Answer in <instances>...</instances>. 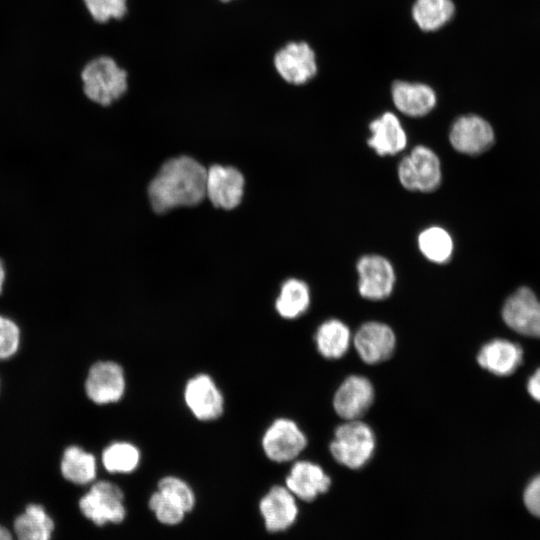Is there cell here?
<instances>
[{
	"label": "cell",
	"instance_id": "obj_6",
	"mask_svg": "<svg viewBox=\"0 0 540 540\" xmlns=\"http://www.w3.org/2000/svg\"><path fill=\"white\" fill-rule=\"evenodd\" d=\"M307 438L296 422L288 418L274 420L264 432L262 448L272 461L284 463L295 459L306 447Z\"/></svg>",
	"mask_w": 540,
	"mask_h": 540
},
{
	"label": "cell",
	"instance_id": "obj_15",
	"mask_svg": "<svg viewBox=\"0 0 540 540\" xmlns=\"http://www.w3.org/2000/svg\"><path fill=\"white\" fill-rule=\"evenodd\" d=\"M259 510L270 532L288 529L298 515L296 497L286 486H273L260 500Z\"/></svg>",
	"mask_w": 540,
	"mask_h": 540
},
{
	"label": "cell",
	"instance_id": "obj_28",
	"mask_svg": "<svg viewBox=\"0 0 540 540\" xmlns=\"http://www.w3.org/2000/svg\"><path fill=\"white\" fill-rule=\"evenodd\" d=\"M158 490L177 503L186 513L195 505V494L192 488L176 476H166L158 482Z\"/></svg>",
	"mask_w": 540,
	"mask_h": 540
},
{
	"label": "cell",
	"instance_id": "obj_23",
	"mask_svg": "<svg viewBox=\"0 0 540 540\" xmlns=\"http://www.w3.org/2000/svg\"><path fill=\"white\" fill-rule=\"evenodd\" d=\"M351 342L349 327L338 319L324 321L315 333L318 352L326 359H339L348 350Z\"/></svg>",
	"mask_w": 540,
	"mask_h": 540
},
{
	"label": "cell",
	"instance_id": "obj_20",
	"mask_svg": "<svg viewBox=\"0 0 540 540\" xmlns=\"http://www.w3.org/2000/svg\"><path fill=\"white\" fill-rule=\"evenodd\" d=\"M392 98L396 108L411 117L426 115L436 104L433 89L421 83L396 81L392 86Z\"/></svg>",
	"mask_w": 540,
	"mask_h": 540
},
{
	"label": "cell",
	"instance_id": "obj_36",
	"mask_svg": "<svg viewBox=\"0 0 540 540\" xmlns=\"http://www.w3.org/2000/svg\"><path fill=\"white\" fill-rule=\"evenodd\" d=\"M222 1H229V0H222Z\"/></svg>",
	"mask_w": 540,
	"mask_h": 540
},
{
	"label": "cell",
	"instance_id": "obj_27",
	"mask_svg": "<svg viewBox=\"0 0 540 540\" xmlns=\"http://www.w3.org/2000/svg\"><path fill=\"white\" fill-rule=\"evenodd\" d=\"M418 245L428 260L438 264L446 263L453 251V241L450 234L438 226L423 230L418 237Z\"/></svg>",
	"mask_w": 540,
	"mask_h": 540
},
{
	"label": "cell",
	"instance_id": "obj_7",
	"mask_svg": "<svg viewBox=\"0 0 540 540\" xmlns=\"http://www.w3.org/2000/svg\"><path fill=\"white\" fill-rule=\"evenodd\" d=\"M87 397L98 405L119 401L126 389L123 368L113 361H99L93 364L85 380Z\"/></svg>",
	"mask_w": 540,
	"mask_h": 540
},
{
	"label": "cell",
	"instance_id": "obj_13",
	"mask_svg": "<svg viewBox=\"0 0 540 540\" xmlns=\"http://www.w3.org/2000/svg\"><path fill=\"white\" fill-rule=\"evenodd\" d=\"M449 140L458 152L477 155L494 143V131L485 119L477 115H466L454 121Z\"/></svg>",
	"mask_w": 540,
	"mask_h": 540
},
{
	"label": "cell",
	"instance_id": "obj_16",
	"mask_svg": "<svg viewBox=\"0 0 540 540\" xmlns=\"http://www.w3.org/2000/svg\"><path fill=\"white\" fill-rule=\"evenodd\" d=\"M275 67L284 80L303 84L317 71L313 50L304 42L289 43L275 55Z\"/></svg>",
	"mask_w": 540,
	"mask_h": 540
},
{
	"label": "cell",
	"instance_id": "obj_32",
	"mask_svg": "<svg viewBox=\"0 0 540 540\" xmlns=\"http://www.w3.org/2000/svg\"><path fill=\"white\" fill-rule=\"evenodd\" d=\"M524 503L532 514L540 517V475L532 479L526 487Z\"/></svg>",
	"mask_w": 540,
	"mask_h": 540
},
{
	"label": "cell",
	"instance_id": "obj_35",
	"mask_svg": "<svg viewBox=\"0 0 540 540\" xmlns=\"http://www.w3.org/2000/svg\"><path fill=\"white\" fill-rule=\"evenodd\" d=\"M6 271L3 262L0 260V293L2 292L3 285L5 282Z\"/></svg>",
	"mask_w": 540,
	"mask_h": 540
},
{
	"label": "cell",
	"instance_id": "obj_3",
	"mask_svg": "<svg viewBox=\"0 0 540 540\" xmlns=\"http://www.w3.org/2000/svg\"><path fill=\"white\" fill-rule=\"evenodd\" d=\"M85 95L93 102L106 106L119 99L127 89V74L107 56L90 61L82 70Z\"/></svg>",
	"mask_w": 540,
	"mask_h": 540
},
{
	"label": "cell",
	"instance_id": "obj_1",
	"mask_svg": "<svg viewBox=\"0 0 540 540\" xmlns=\"http://www.w3.org/2000/svg\"><path fill=\"white\" fill-rule=\"evenodd\" d=\"M207 170L188 156L166 161L151 181L148 194L155 212L193 206L206 196Z\"/></svg>",
	"mask_w": 540,
	"mask_h": 540
},
{
	"label": "cell",
	"instance_id": "obj_9",
	"mask_svg": "<svg viewBox=\"0 0 540 540\" xmlns=\"http://www.w3.org/2000/svg\"><path fill=\"white\" fill-rule=\"evenodd\" d=\"M502 317L516 332L540 338V301L530 288H519L505 301Z\"/></svg>",
	"mask_w": 540,
	"mask_h": 540
},
{
	"label": "cell",
	"instance_id": "obj_8",
	"mask_svg": "<svg viewBox=\"0 0 540 540\" xmlns=\"http://www.w3.org/2000/svg\"><path fill=\"white\" fill-rule=\"evenodd\" d=\"M184 401L193 416L200 421L215 420L224 411V397L208 374H197L186 382Z\"/></svg>",
	"mask_w": 540,
	"mask_h": 540
},
{
	"label": "cell",
	"instance_id": "obj_11",
	"mask_svg": "<svg viewBox=\"0 0 540 540\" xmlns=\"http://www.w3.org/2000/svg\"><path fill=\"white\" fill-rule=\"evenodd\" d=\"M374 401L372 383L364 376L350 375L333 397L335 412L346 421L359 420Z\"/></svg>",
	"mask_w": 540,
	"mask_h": 540
},
{
	"label": "cell",
	"instance_id": "obj_12",
	"mask_svg": "<svg viewBox=\"0 0 540 540\" xmlns=\"http://www.w3.org/2000/svg\"><path fill=\"white\" fill-rule=\"evenodd\" d=\"M359 357L367 364L383 362L391 357L396 345L393 330L386 324L369 321L362 324L353 337Z\"/></svg>",
	"mask_w": 540,
	"mask_h": 540
},
{
	"label": "cell",
	"instance_id": "obj_21",
	"mask_svg": "<svg viewBox=\"0 0 540 540\" xmlns=\"http://www.w3.org/2000/svg\"><path fill=\"white\" fill-rule=\"evenodd\" d=\"M62 476L76 485H87L93 482L97 475L95 456L80 446H68L60 462Z\"/></svg>",
	"mask_w": 540,
	"mask_h": 540
},
{
	"label": "cell",
	"instance_id": "obj_4",
	"mask_svg": "<svg viewBox=\"0 0 540 540\" xmlns=\"http://www.w3.org/2000/svg\"><path fill=\"white\" fill-rule=\"evenodd\" d=\"M82 514L95 525L120 523L126 516L124 494L110 481H97L79 500Z\"/></svg>",
	"mask_w": 540,
	"mask_h": 540
},
{
	"label": "cell",
	"instance_id": "obj_37",
	"mask_svg": "<svg viewBox=\"0 0 540 540\" xmlns=\"http://www.w3.org/2000/svg\"><path fill=\"white\" fill-rule=\"evenodd\" d=\"M0 386H1V382H0Z\"/></svg>",
	"mask_w": 540,
	"mask_h": 540
},
{
	"label": "cell",
	"instance_id": "obj_2",
	"mask_svg": "<svg viewBox=\"0 0 540 540\" xmlns=\"http://www.w3.org/2000/svg\"><path fill=\"white\" fill-rule=\"evenodd\" d=\"M375 445V435L371 427L360 420H351L336 428L329 448L339 464L350 469H359L370 460Z\"/></svg>",
	"mask_w": 540,
	"mask_h": 540
},
{
	"label": "cell",
	"instance_id": "obj_33",
	"mask_svg": "<svg viewBox=\"0 0 540 540\" xmlns=\"http://www.w3.org/2000/svg\"><path fill=\"white\" fill-rule=\"evenodd\" d=\"M527 389L529 394L540 402V368L529 378Z\"/></svg>",
	"mask_w": 540,
	"mask_h": 540
},
{
	"label": "cell",
	"instance_id": "obj_22",
	"mask_svg": "<svg viewBox=\"0 0 540 540\" xmlns=\"http://www.w3.org/2000/svg\"><path fill=\"white\" fill-rule=\"evenodd\" d=\"M17 540H51L54 521L40 504H29L14 521Z\"/></svg>",
	"mask_w": 540,
	"mask_h": 540
},
{
	"label": "cell",
	"instance_id": "obj_24",
	"mask_svg": "<svg viewBox=\"0 0 540 540\" xmlns=\"http://www.w3.org/2000/svg\"><path fill=\"white\" fill-rule=\"evenodd\" d=\"M310 300V290L304 281L288 279L281 286L275 309L282 318L295 319L306 312Z\"/></svg>",
	"mask_w": 540,
	"mask_h": 540
},
{
	"label": "cell",
	"instance_id": "obj_25",
	"mask_svg": "<svg viewBox=\"0 0 540 540\" xmlns=\"http://www.w3.org/2000/svg\"><path fill=\"white\" fill-rule=\"evenodd\" d=\"M455 7L451 0H416L412 15L424 31H434L447 23L454 15Z\"/></svg>",
	"mask_w": 540,
	"mask_h": 540
},
{
	"label": "cell",
	"instance_id": "obj_29",
	"mask_svg": "<svg viewBox=\"0 0 540 540\" xmlns=\"http://www.w3.org/2000/svg\"><path fill=\"white\" fill-rule=\"evenodd\" d=\"M148 505L157 520L165 525L179 524L186 514L177 503L159 490L150 496Z\"/></svg>",
	"mask_w": 540,
	"mask_h": 540
},
{
	"label": "cell",
	"instance_id": "obj_10",
	"mask_svg": "<svg viewBox=\"0 0 540 540\" xmlns=\"http://www.w3.org/2000/svg\"><path fill=\"white\" fill-rule=\"evenodd\" d=\"M358 290L369 300H382L393 291L395 272L392 264L380 255H365L357 263Z\"/></svg>",
	"mask_w": 540,
	"mask_h": 540
},
{
	"label": "cell",
	"instance_id": "obj_5",
	"mask_svg": "<svg viewBox=\"0 0 540 540\" xmlns=\"http://www.w3.org/2000/svg\"><path fill=\"white\" fill-rule=\"evenodd\" d=\"M441 164L430 148L418 145L405 156L398 166V178L410 191L432 192L441 183Z\"/></svg>",
	"mask_w": 540,
	"mask_h": 540
},
{
	"label": "cell",
	"instance_id": "obj_30",
	"mask_svg": "<svg viewBox=\"0 0 540 540\" xmlns=\"http://www.w3.org/2000/svg\"><path fill=\"white\" fill-rule=\"evenodd\" d=\"M21 333L12 319L0 315V361L14 356L20 346Z\"/></svg>",
	"mask_w": 540,
	"mask_h": 540
},
{
	"label": "cell",
	"instance_id": "obj_17",
	"mask_svg": "<svg viewBox=\"0 0 540 540\" xmlns=\"http://www.w3.org/2000/svg\"><path fill=\"white\" fill-rule=\"evenodd\" d=\"M285 483L296 498L310 502L328 491L331 479L318 464L300 460L292 465Z\"/></svg>",
	"mask_w": 540,
	"mask_h": 540
},
{
	"label": "cell",
	"instance_id": "obj_19",
	"mask_svg": "<svg viewBox=\"0 0 540 540\" xmlns=\"http://www.w3.org/2000/svg\"><path fill=\"white\" fill-rule=\"evenodd\" d=\"M369 129L368 145L380 156L395 155L407 144L406 133L399 119L391 112L374 119Z\"/></svg>",
	"mask_w": 540,
	"mask_h": 540
},
{
	"label": "cell",
	"instance_id": "obj_26",
	"mask_svg": "<svg viewBox=\"0 0 540 540\" xmlns=\"http://www.w3.org/2000/svg\"><path fill=\"white\" fill-rule=\"evenodd\" d=\"M140 459L139 449L127 441L109 444L101 455L102 464L109 473H131L137 469Z\"/></svg>",
	"mask_w": 540,
	"mask_h": 540
},
{
	"label": "cell",
	"instance_id": "obj_14",
	"mask_svg": "<svg viewBox=\"0 0 540 540\" xmlns=\"http://www.w3.org/2000/svg\"><path fill=\"white\" fill-rule=\"evenodd\" d=\"M242 174L233 167L214 165L207 170L206 196L215 207L233 209L241 202Z\"/></svg>",
	"mask_w": 540,
	"mask_h": 540
},
{
	"label": "cell",
	"instance_id": "obj_31",
	"mask_svg": "<svg viewBox=\"0 0 540 540\" xmlns=\"http://www.w3.org/2000/svg\"><path fill=\"white\" fill-rule=\"evenodd\" d=\"M94 20L106 22L122 18L127 10L126 0H83Z\"/></svg>",
	"mask_w": 540,
	"mask_h": 540
},
{
	"label": "cell",
	"instance_id": "obj_34",
	"mask_svg": "<svg viewBox=\"0 0 540 540\" xmlns=\"http://www.w3.org/2000/svg\"><path fill=\"white\" fill-rule=\"evenodd\" d=\"M0 540H14L11 532L2 525H0Z\"/></svg>",
	"mask_w": 540,
	"mask_h": 540
},
{
	"label": "cell",
	"instance_id": "obj_18",
	"mask_svg": "<svg viewBox=\"0 0 540 540\" xmlns=\"http://www.w3.org/2000/svg\"><path fill=\"white\" fill-rule=\"evenodd\" d=\"M522 348L503 339L492 340L483 345L477 355L479 365L498 376L512 374L522 362Z\"/></svg>",
	"mask_w": 540,
	"mask_h": 540
}]
</instances>
